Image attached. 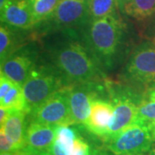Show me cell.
<instances>
[{
	"label": "cell",
	"mask_w": 155,
	"mask_h": 155,
	"mask_svg": "<svg viewBox=\"0 0 155 155\" xmlns=\"http://www.w3.org/2000/svg\"><path fill=\"white\" fill-rule=\"evenodd\" d=\"M69 35L66 41L55 42L48 48L52 65L60 72L67 84L100 81L103 71L84 45L74 41Z\"/></svg>",
	"instance_id": "6da1fadb"
},
{
	"label": "cell",
	"mask_w": 155,
	"mask_h": 155,
	"mask_svg": "<svg viewBox=\"0 0 155 155\" xmlns=\"http://www.w3.org/2000/svg\"><path fill=\"white\" fill-rule=\"evenodd\" d=\"M82 37L84 47L100 68L114 67L121 52L123 37V26L119 16H108L91 21L84 29Z\"/></svg>",
	"instance_id": "7a4b0ae2"
},
{
	"label": "cell",
	"mask_w": 155,
	"mask_h": 155,
	"mask_svg": "<svg viewBox=\"0 0 155 155\" xmlns=\"http://www.w3.org/2000/svg\"><path fill=\"white\" fill-rule=\"evenodd\" d=\"M67 85L60 72L53 65H34L22 84L26 103V113L29 115L57 91Z\"/></svg>",
	"instance_id": "3957f363"
},
{
	"label": "cell",
	"mask_w": 155,
	"mask_h": 155,
	"mask_svg": "<svg viewBox=\"0 0 155 155\" xmlns=\"http://www.w3.org/2000/svg\"><path fill=\"white\" fill-rule=\"evenodd\" d=\"M122 77L127 84L142 92L155 87V43L153 41L135 47L127 58Z\"/></svg>",
	"instance_id": "277c9868"
},
{
	"label": "cell",
	"mask_w": 155,
	"mask_h": 155,
	"mask_svg": "<svg viewBox=\"0 0 155 155\" xmlns=\"http://www.w3.org/2000/svg\"><path fill=\"white\" fill-rule=\"evenodd\" d=\"M154 141L153 123L136 120L106 142L116 155H140L151 151Z\"/></svg>",
	"instance_id": "5b68a950"
},
{
	"label": "cell",
	"mask_w": 155,
	"mask_h": 155,
	"mask_svg": "<svg viewBox=\"0 0 155 155\" xmlns=\"http://www.w3.org/2000/svg\"><path fill=\"white\" fill-rule=\"evenodd\" d=\"M91 22L87 0H61L50 17L38 25L76 35L78 32L82 33Z\"/></svg>",
	"instance_id": "8992f818"
},
{
	"label": "cell",
	"mask_w": 155,
	"mask_h": 155,
	"mask_svg": "<svg viewBox=\"0 0 155 155\" xmlns=\"http://www.w3.org/2000/svg\"><path fill=\"white\" fill-rule=\"evenodd\" d=\"M69 85L57 91L31 112L29 116L32 121L54 126L72 125L69 105Z\"/></svg>",
	"instance_id": "52a82bcc"
},
{
	"label": "cell",
	"mask_w": 155,
	"mask_h": 155,
	"mask_svg": "<svg viewBox=\"0 0 155 155\" xmlns=\"http://www.w3.org/2000/svg\"><path fill=\"white\" fill-rule=\"evenodd\" d=\"M100 81H89L69 85V105L73 124H84L91 114L94 98L103 92Z\"/></svg>",
	"instance_id": "ba28073f"
},
{
	"label": "cell",
	"mask_w": 155,
	"mask_h": 155,
	"mask_svg": "<svg viewBox=\"0 0 155 155\" xmlns=\"http://www.w3.org/2000/svg\"><path fill=\"white\" fill-rule=\"evenodd\" d=\"M35 54L28 49L17 50L5 61L1 62V72L15 84L22 85L35 64Z\"/></svg>",
	"instance_id": "9c48e42d"
},
{
	"label": "cell",
	"mask_w": 155,
	"mask_h": 155,
	"mask_svg": "<svg viewBox=\"0 0 155 155\" xmlns=\"http://www.w3.org/2000/svg\"><path fill=\"white\" fill-rule=\"evenodd\" d=\"M113 113L114 105L110 100L98 96L92 101L91 114L84 125L90 133L104 139L110 124Z\"/></svg>",
	"instance_id": "30bf717a"
},
{
	"label": "cell",
	"mask_w": 155,
	"mask_h": 155,
	"mask_svg": "<svg viewBox=\"0 0 155 155\" xmlns=\"http://www.w3.org/2000/svg\"><path fill=\"white\" fill-rule=\"evenodd\" d=\"M1 22L11 28L26 30L34 27L28 0H7L0 7Z\"/></svg>",
	"instance_id": "8fae6325"
},
{
	"label": "cell",
	"mask_w": 155,
	"mask_h": 155,
	"mask_svg": "<svg viewBox=\"0 0 155 155\" xmlns=\"http://www.w3.org/2000/svg\"><path fill=\"white\" fill-rule=\"evenodd\" d=\"M57 127L31 121L26 128L24 148L35 153L48 151L55 140Z\"/></svg>",
	"instance_id": "7c38bea8"
},
{
	"label": "cell",
	"mask_w": 155,
	"mask_h": 155,
	"mask_svg": "<svg viewBox=\"0 0 155 155\" xmlns=\"http://www.w3.org/2000/svg\"><path fill=\"white\" fill-rule=\"evenodd\" d=\"M28 115L24 110L11 109V113L5 124L4 128L7 137L13 144L16 151L25 147V116Z\"/></svg>",
	"instance_id": "4fadbf2b"
},
{
	"label": "cell",
	"mask_w": 155,
	"mask_h": 155,
	"mask_svg": "<svg viewBox=\"0 0 155 155\" xmlns=\"http://www.w3.org/2000/svg\"><path fill=\"white\" fill-rule=\"evenodd\" d=\"M117 5L122 16L137 22L155 15V0H117Z\"/></svg>",
	"instance_id": "5bb4252c"
},
{
	"label": "cell",
	"mask_w": 155,
	"mask_h": 155,
	"mask_svg": "<svg viewBox=\"0 0 155 155\" xmlns=\"http://www.w3.org/2000/svg\"><path fill=\"white\" fill-rule=\"evenodd\" d=\"M17 29L1 22L0 27V61L3 62L21 47V41L17 35Z\"/></svg>",
	"instance_id": "9a60e30c"
},
{
	"label": "cell",
	"mask_w": 155,
	"mask_h": 155,
	"mask_svg": "<svg viewBox=\"0 0 155 155\" xmlns=\"http://www.w3.org/2000/svg\"><path fill=\"white\" fill-rule=\"evenodd\" d=\"M136 120L155 122V87L145 90L138 104Z\"/></svg>",
	"instance_id": "2e32d148"
},
{
	"label": "cell",
	"mask_w": 155,
	"mask_h": 155,
	"mask_svg": "<svg viewBox=\"0 0 155 155\" xmlns=\"http://www.w3.org/2000/svg\"><path fill=\"white\" fill-rule=\"evenodd\" d=\"M60 1L61 0H28L34 26L47 20L55 10Z\"/></svg>",
	"instance_id": "e0dca14e"
},
{
	"label": "cell",
	"mask_w": 155,
	"mask_h": 155,
	"mask_svg": "<svg viewBox=\"0 0 155 155\" xmlns=\"http://www.w3.org/2000/svg\"><path fill=\"white\" fill-rule=\"evenodd\" d=\"M91 21L108 16H118L117 0H87Z\"/></svg>",
	"instance_id": "ac0fdd59"
},
{
	"label": "cell",
	"mask_w": 155,
	"mask_h": 155,
	"mask_svg": "<svg viewBox=\"0 0 155 155\" xmlns=\"http://www.w3.org/2000/svg\"><path fill=\"white\" fill-rule=\"evenodd\" d=\"M0 104L1 107L22 110L26 112V103L22 85L15 84L5 97L0 99Z\"/></svg>",
	"instance_id": "d6986e66"
},
{
	"label": "cell",
	"mask_w": 155,
	"mask_h": 155,
	"mask_svg": "<svg viewBox=\"0 0 155 155\" xmlns=\"http://www.w3.org/2000/svg\"><path fill=\"white\" fill-rule=\"evenodd\" d=\"M77 137L78 134L76 131L72 127H69V125L58 126L57 127L55 140L63 145L68 152Z\"/></svg>",
	"instance_id": "ffe728a7"
},
{
	"label": "cell",
	"mask_w": 155,
	"mask_h": 155,
	"mask_svg": "<svg viewBox=\"0 0 155 155\" xmlns=\"http://www.w3.org/2000/svg\"><path fill=\"white\" fill-rule=\"evenodd\" d=\"M68 155H91L90 147L83 139L78 135L69 149Z\"/></svg>",
	"instance_id": "44dd1931"
},
{
	"label": "cell",
	"mask_w": 155,
	"mask_h": 155,
	"mask_svg": "<svg viewBox=\"0 0 155 155\" xmlns=\"http://www.w3.org/2000/svg\"><path fill=\"white\" fill-rule=\"evenodd\" d=\"M0 150L2 153H13L16 152L11 141L7 137L3 127L0 128Z\"/></svg>",
	"instance_id": "7402d4cb"
},
{
	"label": "cell",
	"mask_w": 155,
	"mask_h": 155,
	"mask_svg": "<svg viewBox=\"0 0 155 155\" xmlns=\"http://www.w3.org/2000/svg\"><path fill=\"white\" fill-rule=\"evenodd\" d=\"M14 84L15 83L11 78L5 76L2 72H0V99L5 97Z\"/></svg>",
	"instance_id": "603a6c76"
},
{
	"label": "cell",
	"mask_w": 155,
	"mask_h": 155,
	"mask_svg": "<svg viewBox=\"0 0 155 155\" xmlns=\"http://www.w3.org/2000/svg\"><path fill=\"white\" fill-rule=\"evenodd\" d=\"M11 111V109L0 106V124H1V126H3L5 124V122H6V120L9 117Z\"/></svg>",
	"instance_id": "cb8c5ba5"
},
{
	"label": "cell",
	"mask_w": 155,
	"mask_h": 155,
	"mask_svg": "<svg viewBox=\"0 0 155 155\" xmlns=\"http://www.w3.org/2000/svg\"><path fill=\"white\" fill-rule=\"evenodd\" d=\"M15 155H34L30 151H28L26 148H23L22 150H18L15 152Z\"/></svg>",
	"instance_id": "d4e9b609"
},
{
	"label": "cell",
	"mask_w": 155,
	"mask_h": 155,
	"mask_svg": "<svg viewBox=\"0 0 155 155\" xmlns=\"http://www.w3.org/2000/svg\"><path fill=\"white\" fill-rule=\"evenodd\" d=\"M151 155H155V141L152 147V149H151Z\"/></svg>",
	"instance_id": "484cf974"
},
{
	"label": "cell",
	"mask_w": 155,
	"mask_h": 155,
	"mask_svg": "<svg viewBox=\"0 0 155 155\" xmlns=\"http://www.w3.org/2000/svg\"><path fill=\"white\" fill-rule=\"evenodd\" d=\"M1 155H15V152H13V153H2Z\"/></svg>",
	"instance_id": "4316f807"
},
{
	"label": "cell",
	"mask_w": 155,
	"mask_h": 155,
	"mask_svg": "<svg viewBox=\"0 0 155 155\" xmlns=\"http://www.w3.org/2000/svg\"><path fill=\"white\" fill-rule=\"evenodd\" d=\"M153 130H154V134H155V122H153Z\"/></svg>",
	"instance_id": "83f0119b"
},
{
	"label": "cell",
	"mask_w": 155,
	"mask_h": 155,
	"mask_svg": "<svg viewBox=\"0 0 155 155\" xmlns=\"http://www.w3.org/2000/svg\"><path fill=\"white\" fill-rule=\"evenodd\" d=\"M153 41L155 43V35H154V37H153Z\"/></svg>",
	"instance_id": "f1b7e54d"
},
{
	"label": "cell",
	"mask_w": 155,
	"mask_h": 155,
	"mask_svg": "<svg viewBox=\"0 0 155 155\" xmlns=\"http://www.w3.org/2000/svg\"><path fill=\"white\" fill-rule=\"evenodd\" d=\"M140 155H145V154H140Z\"/></svg>",
	"instance_id": "f546056e"
}]
</instances>
